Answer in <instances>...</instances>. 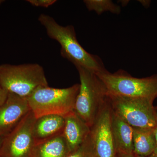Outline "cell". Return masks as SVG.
<instances>
[{"label": "cell", "instance_id": "1", "mask_svg": "<svg viewBox=\"0 0 157 157\" xmlns=\"http://www.w3.org/2000/svg\"><path fill=\"white\" fill-rule=\"evenodd\" d=\"M38 20L45 28L48 36L59 43L62 56L76 68L81 67L96 74L107 71L100 57L89 53L81 46L73 26L60 25L53 17L44 14L39 15Z\"/></svg>", "mask_w": 157, "mask_h": 157}, {"label": "cell", "instance_id": "2", "mask_svg": "<svg viewBox=\"0 0 157 157\" xmlns=\"http://www.w3.org/2000/svg\"><path fill=\"white\" fill-rule=\"evenodd\" d=\"M79 88L78 83L66 88L41 86L27 99L36 118L51 114L65 117L74 111Z\"/></svg>", "mask_w": 157, "mask_h": 157}, {"label": "cell", "instance_id": "3", "mask_svg": "<svg viewBox=\"0 0 157 157\" xmlns=\"http://www.w3.org/2000/svg\"><path fill=\"white\" fill-rule=\"evenodd\" d=\"M76 68L80 84L74 111L91 128L107 101V90L95 73L81 67Z\"/></svg>", "mask_w": 157, "mask_h": 157}, {"label": "cell", "instance_id": "4", "mask_svg": "<svg viewBox=\"0 0 157 157\" xmlns=\"http://www.w3.org/2000/svg\"><path fill=\"white\" fill-rule=\"evenodd\" d=\"M0 84L8 92L26 98L38 88L48 86L44 69L36 63L0 65Z\"/></svg>", "mask_w": 157, "mask_h": 157}, {"label": "cell", "instance_id": "5", "mask_svg": "<svg viewBox=\"0 0 157 157\" xmlns=\"http://www.w3.org/2000/svg\"><path fill=\"white\" fill-rule=\"evenodd\" d=\"M104 83L107 94L130 98H157V75L136 78L122 70L97 74Z\"/></svg>", "mask_w": 157, "mask_h": 157}, {"label": "cell", "instance_id": "6", "mask_svg": "<svg viewBox=\"0 0 157 157\" xmlns=\"http://www.w3.org/2000/svg\"><path fill=\"white\" fill-rule=\"evenodd\" d=\"M108 97L113 113L132 128L155 129L154 99L109 94Z\"/></svg>", "mask_w": 157, "mask_h": 157}, {"label": "cell", "instance_id": "7", "mask_svg": "<svg viewBox=\"0 0 157 157\" xmlns=\"http://www.w3.org/2000/svg\"><path fill=\"white\" fill-rule=\"evenodd\" d=\"M36 117L31 111L5 137L0 150L1 157H33L36 142L33 127Z\"/></svg>", "mask_w": 157, "mask_h": 157}, {"label": "cell", "instance_id": "8", "mask_svg": "<svg viewBox=\"0 0 157 157\" xmlns=\"http://www.w3.org/2000/svg\"><path fill=\"white\" fill-rule=\"evenodd\" d=\"M112 113L108 97L90 128V136L96 157L117 156L111 125Z\"/></svg>", "mask_w": 157, "mask_h": 157}, {"label": "cell", "instance_id": "9", "mask_svg": "<svg viewBox=\"0 0 157 157\" xmlns=\"http://www.w3.org/2000/svg\"><path fill=\"white\" fill-rule=\"evenodd\" d=\"M30 111L26 98L9 93L0 106V136L9 135Z\"/></svg>", "mask_w": 157, "mask_h": 157}, {"label": "cell", "instance_id": "10", "mask_svg": "<svg viewBox=\"0 0 157 157\" xmlns=\"http://www.w3.org/2000/svg\"><path fill=\"white\" fill-rule=\"evenodd\" d=\"M64 117L63 135L71 153L84 143L90 133V128L75 111Z\"/></svg>", "mask_w": 157, "mask_h": 157}, {"label": "cell", "instance_id": "11", "mask_svg": "<svg viewBox=\"0 0 157 157\" xmlns=\"http://www.w3.org/2000/svg\"><path fill=\"white\" fill-rule=\"evenodd\" d=\"M65 117L58 115L43 116L36 118L33 135L36 143L63 134Z\"/></svg>", "mask_w": 157, "mask_h": 157}, {"label": "cell", "instance_id": "12", "mask_svg": "<svg viewBox=\"0 0 157 157\" xmlns=\"http://www.w3.org/2000/svg\"><path fill=\"white\" fill-rule=\"evenodd\" d=\"M111 125L117 153H133V128L113 111Z\"/></svg>", "mask_w": 157, "mask_h": 157}, {"label": "cell", "instance_id": "13", "mask_svg": "<svg viewBox=\"0 0 157 157\" xmlns=\"http://www.w3.org/2000/svg\"><path fill=\"white\" fill-rule=\"evenodd\" d=\"M133 153L138 157L154 153L157 147L155 129L133 128Z\"/></svg>", "mask_w": 157, "mask_h": 157}, {"label": "cell", "instance_id": "14", "mask_svg": "<svg viewBox=\"0 0 157 157\" xmlns=\"http://www.w3.org/2000/svg\"><path fill=\"white\" fill-rule=\"evenodd\" d=\"M70 153L61 134L36 143L33 157H67Z\"/></svg>", "mask_w": 157, "mask_h": 157}, {"label": "cell", "instance_id": "15", "mask_svg": "<svg viewBox=\"0 0 157 157\" xmlns=\"http://www.w3.org/2000/svg\"><path fill=\"white\" fill-rule=\"evenodd\" d=\"M83 2L89 11H94L98 15L107 11L116 14L121 12L120 6L110 0H84Z\"/></svg>", "mask_w": 157, "mask_h": 157}, {"label": "cell", "instance_id": "16", "mask_svg": "<svg viewBox=\"0 0 157 157\" xmlns=\"http://www.w3.org/2000/svg\"><path fill=\"white\" fill-rule=\"evenodd\" d=\"M67 157H96L90 134L84 143Z\"/></svg>", "mask_w": 157, "mask_h": 157}, {"label": "cell", "instance_id": "17", "mask_svg": "<svg viewBox=\"0 0 157 157\" xmlns=\"http://www.w3.org/2000/svg\"><path fill=\"white\" fill-rule=\"evenodd\" d=\"M27 2L35 7L47 8L57 2L56 0H28Z\"/></svg>", "mask_w": 157, "mask_h": 157}, {"label": "cell", "instance_id": "18", "mask_svg": "<svg viewBox=\"0 0 157 157\" xmlns=\"http://www.w3.org/2000/svg\"><path fill=\"white\" fill-rule=\"evenodd\" d=\"M8 94L9 92L4 89L0 84V106L6 101Z\"/></svg>", "mask_w": 157, "mask_h": 157}, {"label": "cell", "instance_id": "19", "mask_svg": "<svg viewBox=\"0 0 157 157\" xmlns=\"http://www.w3.org/2000/svg\"><path fill=\"white\" fill-rule=\"evenodd\" d=\"M155 112L156 125L155 128V134L156 140L157 147L154 153L157 155V107H155Z\"/></svg>", "mask_w": 157, "mask_h": 157}, {"label": "cell", "instance_id": "20", "mask_svg": "<svg viewBox=\"0 0 157 157\" xmlns=\"http://www.w3.org/2000/svg\"><path fill=\"white\" fill-rule=\"evenodd\" d=\"M116 157H139L136 155L134 153L130 154L121 153H117Z\"/></svg>", "mask_w": 157, "mask_h": 157}, {"label": "cell", "instance_id": "21", "mask_svg": "<svg viewBox=\"0 0 157 157\" xmlns=\"http://www.w3.org/2000/svg\"><path fill=\"white\" fill-rule=\"evenodd\" d=\"M139 2L141 3V5L145 7V8H148L150 6L151 1L148 0H142V1H138Z\"/></svg>", "mask_w": 157, "mask_h": 157}, {"label": "cell", "instance_id": "22", "mask_svg": "<svg viewBox=\"0 0 157 157\" xmlns=\"http://www.w3.org/2000/svg\"><path fill=\"white\" fill-rule=\"evenodd\" d=\"M121 2H120L121 4V6H126L128 4L129 1H121Z\"/></svg>", "mask_w": 157, "mask_h": 157}, {"label": "cell", "instance_id": "23", "mask_svg": "<svg viewBox=\"0 0 157 157\" xmlns=\"http://www.w3.org/2000/svg\"><path fill=\"white\" fill-rule=\"evenodd\" d=\"M4 138H5V137L0 136V150H1V147H2V145Z\"/></svg>", "mask_w": 157, "mask_h": 157}, {"label": "cell", "instance_id": "24", "mask_svg": "<svg viewBox=\"0 0 157 157\" xmlns=\"http://www.w3.org/2000/svg\"><path fill=\"white\" fill-rule=\"evenodd\" d=\"M157 157V155H156L155 154V153L151 155L148 156L147 157Z\"/></svg>", "mask_w": 157, "mask_h": 157}, {"label": "cell", "instance_id": "25", "mask_svg": "<svg viewBox=\"0 0 157 157\" xmlns=\"http://www.w3.org/2000/svg\"><path fill=\"white\" fill-rule=\"evenodd\" d=\"M3 1H0V5H1V3Z\"/></svg>", "mask_w": 157, "mask_h": 157}, {"label": "cell", "instance_id": "26", "mask_svg": "<svg viewBox=\"0 0 157 157\" xmlns=\"http://www.w3.org/2000/svg\"></svg>", "mask_w": 157, "mask_h": 157}]
</instances>
